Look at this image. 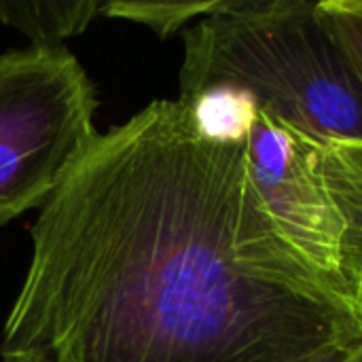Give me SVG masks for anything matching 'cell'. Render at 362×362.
<instances>
[{"label": "cell", "instance_id": "obj_1", "mask_svg": "<svg viewBox=\"0 0 362 362\" xmlns=\"http://www.w3.org/2000/svg\"><path fill=\"white\" fill-rule=\"evenodd\" d=\"M30 235L2 358L295 362L362 337V308L276 231L244 142L178 98L98 134Z\"/></svg>", "mask_w": 362, "mask_h": 362}, {"label": "cell", "instance_id": "obj_2", "mask_svg": "<svg viewBox=\"0 0 362 362\" xmlns=\"http://www.w3.org/2000/svg\"><path fill=\"white\" fill-rule=\"evenodd\" d=\"M180 100L244 93L299 129L362 140V78L312 0H221L182 34Z\"/></svg>", "mask_w": 362, "mask_h": 362}, {"label": "cell", "instance_id": "obj_3", "mask_svg": "<svg viewBox=\"0 0 362 362\" xmlns=\"http://www.w3.org/2000/svg\"><path fill=\"white\" fill-rule=\"evenodd\" d=\"M248 178L276 231L339 297L362 308V140L255 110Z\"/></svg>", "mask_w": 362, "mask_h": 362}, {"label": "cell", "instance_id": "obj_4", "mask_svg": "<svg viewBox=\"0 0 362 362\" xmlns=\"http://www.w3.org/2000/svg\"><path fill=\"white\" fill-rule=\"evenodd\" d=\"M98 91L66 47L0 53V225L42 208L98 138Z\"/></svg>", "mask_w": 362, "mask_h": 362}, {"label": "cell", "instance_id": "obj_5", "mask_svg": "<svg viewBox=\"0 0 362 362\" xmlns=\"http://www.w3.org/2000/svg\"><path fill=\"white\" fill-rule=\"evenodd\" d=\"M100 0H0V21L25 34L36 47H64L66 38L83 34L102 15Z\"/></svg>", "mask_w": 362, "mask_h": 362}, {"label": "cell", "instance_id": "obj_6", "mask_svg": "<svg viewBox=\"0 0 362 362\" xmlns=\"http://www.w3.org/2000/svg\"><path fill=\"white\" fill-rule=\"evenodd\" d=\"M221 0L206 2H142V0H108L102 15L123 21H134L151 28L159 38H170L180 32L189 21H199L212 15Z\"/></svg>", "mask_w": 362, "mask_h": 362}, {"label": "cell", "instance_id": "obj_7", "mask_svg": "<svg viewBox=\"0 0 362 362\" xmlns=\"http://www.w3.org/2000/svg\"><path fill=\"white\" fill-rule=\"evenodd\" d=\"M320 8L362 78V0H325Z\"/></svg>", "mask_w": 362, "mask_h": 362}, {"label": "cell", "instance_id": "obj_8", "mask_svg": "<svg viewBox=\"0 0 362 362\" xmlns=\"http://www.w3.org/2000/svg\"><path fill=\"white\" fill-rule=\"evenodd\" d=\"M295 362H362V337L337 341L308 358Z\"/></svg>", "mask_w": 362, "mask_h": 362}, {"label": "cell", "instance_id": "obj_9", "mask_svg": "<svg viewBox=\"0 0 362 362\" xmlns=\"http://www.w3.org/2000/svg\"><path fill=\"white\" fill-rule=\"evenodd\" d=\"M0 362H30V361H21V358H0Z\"/></svg>", "mask_w": 362, "mask_h": 362}]
</instances>
